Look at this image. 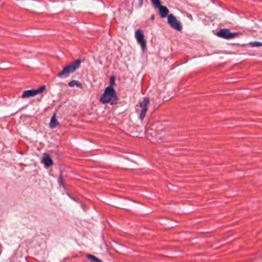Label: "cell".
<instances>
[{
    "instance_id": "1",
    "label": "cell",
    "mask_w": 262,
    "mask_h": 262,
    "mask_svg": "<svg viewBox=\"0 0 262 262\" xmlns=\"http://www.w3.org/2000/svg\"><path fill=\"white\" fill-rule=\"evenodd\" d=\"M100 101L104 104H111L115 105L118 101V96L114 87L109 85L105 88V92L100 98Z\"/></svg>"
},
{
    "instance_id": "2",
    "label": "cell",
    "mask_w": 262,
    "mask_h": 262,
    "mask_svg": "<svg viewBox=\"0 0 262 262\" xmlns=\"http://www.w3.org/2000/svg\"><path fill=\"white\" fill-rule=\"evenodd\" d=\"M81 64H82V60L81 59H77L75 62H72L70 65H68L67 66L64 68L62 70V72H60L58 74V78H67V77L69 76L72 73L75 72L79 67H80Z\"/></svg>"
},
{
    "instance_id": "3",
    "label": "cell",
    "mask_w": 262,
    "mask_h": 262,
    "mask_svg": "<svg viewBox=\"0 0 262 262\" xmlns=\"http://www.w3.org/2000/svg\"><path fill=\"white\" fill-rule=\"evenodd\" d=\"M168 23L170 25L171 27H172L174 29L177 30V31H182V23H180L178 19H177L176 17H174L172 14H169L168 15Z\"/></svg>"
},
{
    "instance_id": "4",
    "label": "cell",
    "mask_w": 262,
    "mask_h": 262,
    "mask_svg": "<svg viewBox=\"0 0 262 262\" xmlns=\"http://www.w3.org/2000/svg\"><path fill=\"white\" fill-rule=\"evenodd\" d=\"M45 90V85H42V86H41L39 88H38V89L27 90V91H25V92H23V98L26 99V98L34 97V96H37V95H39V94L42 93Z\"/></svg>"
},
{
    "instance_id": "5",
    "label": "cell",
    "mask_w": 262,
    "mask_h": 262,
    "mask_svg": "<svg viewBox=\"0 0 262 262\" xmlns=\"http://www.w3.org/2000/svg\"><path fill=\"white\" fill-rule=\"evenodd\" d=\"M135 38H136L137 41L139 42V44H140L142 49L143 51H145L146 49V41L145 39V35L144 32H142V30L138 29L135 32Z\"/></svg>"
},
{
    "instance_id": "6",
    "label": "cell",
    "mask_w": 262,
    "mask_h": 262,
    "mask_svg": "<svg viewBox=\"0 0 262 262\" xmlns=\"http://www.w3.org/2000/svg\"><path fill=\"white\" fill-rule=\"evenodd\" d=\"M217 36H218L219 37L223 38V39H233L236 36H238V33H232L229 29L223 28V29H221L219 32H217Z\"/></svg>"
},
{
    "instance_id": "7",
    "label": "cell",
    "mask_w": 262,
    "mask_h": 262,
    "mask_svg": "<svg viewBox=\"0 0 262 262\" xmlns=\"http://www.w3.org/2000/svg\"><path fill=\"white\" fill-rule=\"evenodd\" d=\"M149 99L148 98H145L144 100L142 101H141L140 105L142 107V110H141L140 113V118L142 120H143L145 117V115L147 113V111H148V105H149Z\"/></svg>"
},
{
    "instance_id": "8",
    "label": "cell",
    "mask_w": 262,
    "mask_h": 262,
    "mask_svg": "<svg viewBox=\"0 0 262 262\" xmlns=\"http://www.w3.org/2000/svg\"><path fill=\"white\" fill-rule=\"evenodd\" d=\"M42 163L44 164V165H45V167H47V168H49V167H51L53 165V161L49 154H45L43 155V157H42Z\"/></svg>"
},
{
    "instance_id": "9",
    "label": "cell",
    "mask_w": 262,
    "mask_h": 262,
    "mask_svg": "<svg viewBox=\"0 0 262 262\" xmlns=\"http://www.w3.org/2000/svg\"><path fill=\"white\" fill-rule=\"evenodd\" d=\"M158 11H159V14H160V15H161V18H165V17H166L169 15V11L166 6H161V7L158 9Z\"/></svg>"
},
{
    "instance_id": "10",
    "label": "cell",
    "mask_w": 262,
    "mask_h": 262,
    "mask_svg": "<svg viewBox=\"0 0 262 262\" xmlns=\"http://www.w3.org/2000/svg\"><path fill=\"white\" fill-rule=\"evenodd\" d=\"M58 125H59V123H58V120H57L56 114H55V113H54L53 115V117H52V118H51L49 126H50V127L52 128H56Z\"/></svg>"
},
{
    "instance_id": "11",
    "label": "cell",
    "mask_w": 262,
    "mask_h": 262,
    "mask_svg": "<svg viewBox=\"0 0 262 262\" xmlns=\"http://www.w3.org/2000/svg\"><path fill=\"white\" fill-rule=\"evenodd\" d=\"M69 85L70 87H77V88H82V83L79 82V81H77V80H74V81H72L69 83Z\"/></svg>"
},
{
    "instance_id": "12",
    "label": "cell",
    "mask_w": 262,
    "mask_h": 262,
    "mask_svg": "<svg viewBox=\"0 0 262 262\" xmlns=\"http://www.w3.org/2000/svg\"><path fill=\"white\" fill-rule=\"evenodd\" d=\"M152 2V4L154 5V6H155L157 9H159L161 6V3L160 2V0H151Z\"/></svg>"
},
{
    "instance_id": "13",
    "label": "cell",
    "mask_w": 262,
    "mask_h": 262,
    "mask_svg": "<svg viewBox=\"0 0 262 262\" xmlns=\"http://www.w3.org/2000/svg\"><path fill=\"white\" fill-rule=\"evenodd\" d=\"M87 258L89 261H100V259L97 258L96 257L93 256V255H87Z\"/></svg>"
},
{
    "instance_id": "14",
    "label": "cell",
    "mask_w": 262,
    "mask_h": 262,
    "mask_svg": "<svg viewBox=\"0 0 262 262\" xmlns=\"http://www.w3.org/2000/svg\"><path fill=\"white\" fill-rule=\"evenodd\" d=\"M249 45H251V46L253 47H258V46H261L262 43L261 42H253L249 43Z\"/></svg>"
},
{
    "instance_id": "15",
    "label": "cell",
    "mask_w": 262,
    "mask_h": 262,
    "mask_svg": "<svg viewBox=\"0 0 262 262\" xmlns=\"http://www.w3.org/2000/svg\"><path fill=\"white\" fill-rule=\"evenodd\" d=\"M115 85V77L114 75H112L110 79V85L111 86L114 87Z\"/></svg>"
},
{
    "instance_id": "16",
    "label": "cell",
    "mask_w": 262,
    "mask_h": 262,
    "mask_svg": "<svg viewBox=\"0 0 262 262\" xmlns=\"http://www.w3.org/2000/svg\"><path fill=\"white\" fill-rule=\"evenodd\" d=\"M155 19V16H154V15H152V19Z\"/></svg>"
}]
</instances>
